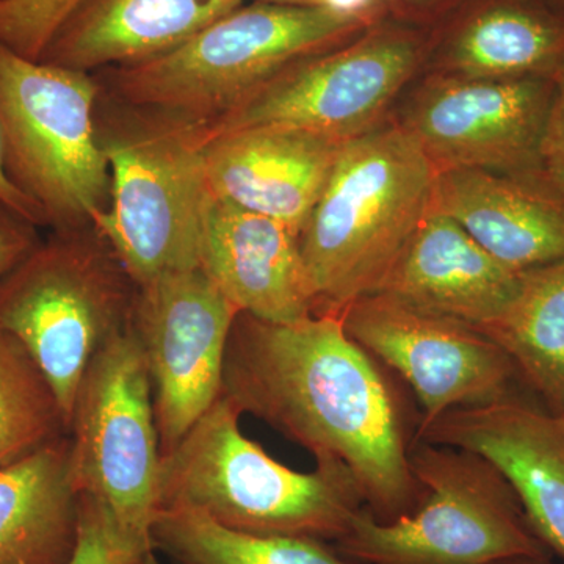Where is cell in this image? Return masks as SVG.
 <instances>
[{
    "label": "cell",
    "instance_id": "obj_16",
    "mask_svg": "<svg viewBox=\"0 0 564 564\" xmlns=\"http://www.w3.org/2000/svg\"><path fill=\"white\" fill-rule=\"evenodd\" d=\"M198 269L240 313L259 321L291 323L314 314L300 236L274 218L209 195Z\"/></svg>",
    "mask_w": 564,
    "mask_h": 564
},
{
    "label": "cell",
    "instance_id": "obj_10",
    "mask_svg": "<svg viewBox=\"0 0 564 564\" xmlns=\"http://www.w3.org/2000/svg\"><path fill=\"white\" fill-rule=\"evenodd\" d=\"M383 20L343 46L293 62L204 126L223 133L285 126L348 141L373 126L421 65V33Z\"/></svg>",
    "mask_w": 564,
    "mask_h": 564
},
{
    "label": "cell",
    "instance_id": "obj_23",
    "mask_svg": "<svg viewBox=\"0 0 564 564\" xmlns=\"http://www.w3.org/2000/svg\"><path fill=\"white\" fill-rule=\"evenodd\" d=\"M151 544L173 564H361L325 541L237 532L192 510H162Z\"/></svg>",
    "mask_w": 564,
    "mask_h": 564
},
{
    "label": "cell",
    "instance_id": "obj_33",
    "mask_svg": "<svg viewBox=\"0 0 564 564\" xmlns=\"http://www.w3.org/2000/svg\"><path fill=\"white\" fill-rule=\"evenodd\" d=\"M131 564H163L161 558L158 556V552L154 549L151 551L143 552L140 556H137Z\"/></svg>",
    "mask_w": 564,
    "mask_h": 564
},
{
    "label": "cell",
    "instance_id": "obj_19",
    "mask_svg": "<svg viewBox=\"0 0 564 564\" xmlns=\"http://www.w3.org/2000/svg\"><path fill=\"white\" fill-rule=\"evenodd\" d=\"M247 0H80L39 62L95 74L169 54Z\"/></svg>",
    "mask_w": 564,
    "mask_h": 564
},
{
    "label": "cell",
    "instance_id": "obj_11",
    "mask_svg": "<svg viewBox=\"0 0 564 564\" xmlns=\"http://www.w3.org/2000/svg\"><path fill=\"white\" fill-rule=\"evenodd\" d=\"M239 314L199 269L137 285L129 328L150 373L162 455L220 399L226 345Z\"/></svg>",
    "mask_w": 564,
    "mask_h": 564
},
{
    "label": "cell",
    "instance_id": "obj_28",
    "mask_svg": "<svg viewBox=\"0 0 564 564\" xmlns=\"http://www.w3.org/2000/svg\"><path fill=\"white\" fill-rule=\"evenodd\" d=\"M552 80L554 93L541 139L540 165L564 187V66Z\"/></svg>",
    "mask_w": 564,
    "mask_h": 564
},
{
    "label": "cell",
    "instance_id": "obj_30",
    "mask_svg": "<svg viewBox=\"0 0 564 564\" xmlns=\"http://www.w3.org/2000/svg\"><path fill=\"white\" fill-rule=\"evenodd\" d=\"M0 202L10 206L11 209L17 210L22 217L28 218L33 225L39 228H46V218L43 212L35 203L31 202L24 193L18 191L7 177L6 170H3L2 161V147H0Z\"/></svg>",
    "mask_w": 564,
    "mask_h": 564
},
{
    "label": "cell",
    "instance_id": "obj_7",
    "mask_svg": "<svg viewBox=\"0 0 564 564\" xmlns=\"http://www.w3.org/2000/svg\"><path fill=\"white\" fill-rule=\"evenodd\" d=\"M95 74L29 61L0 43V147L11 184L51 231L95 225L109 210V163L99 147Z\"/></svg>",
    "mask_w": 564,
    "mask_h": 564
},
{
    "label": "cell",
    "instance_id": "obj_9",
    "mask_svg": "<svg viewBox=\"0 0 564 564\" xmlns=\"http://www.w3.org/2000/svg\"><path fill=\"white\" fill-rule=\"evenodd\" d=\"M68 436L80 494L110 511L121 533L150 551L162 452L151 378L131 328L111 337L82 377Z\"/></svg>",
    "mask_w": 564,
    "mask_h": 564
},
{
    "label": "cell",
    "instance_id": "obj_21",
    "mask_svg": "<svg viewBox=\"0 0 564 564\" xmlns=\"http://www.w3.org/2000/svg\"><path fill=\"white\" fill-rule=\"evenodd\" d=\"M79 519L68 434L0 469V564H69Z\"/></svg>",
    "mask_w": 564,
    "mask_h": 564
},
{
    "label": "cell",
    "instance_id": "obj_12",
    "mask_svg": "<svg viewBox=\"0 0 564 564\" xmlns=\"http://www.w3.org/2000/svg\"><path fill=\"white\" fill-rule=\"evenodd\" d=\"M340 317L364 350L411 386L422 408L417 429L452 410L516 399L513 359L473 326L380 293L356 300Z\"/></svg>",
    "mask_w": 564,
    "mask_h": 564
},
{
    "label": "cell",
    "instance_id": "obj_35",
    "mask_svg": "<svg viewBox=\"0 0 564 564\" xmlns=\"http://www.w3.org/2000/svg\"><path fill=\"white\" fill-rule=\"evenodd\" d=\"M560 415H562V417H563V421H564V411H563V413H562V414H560Z\"/></svg>",
    "mask_w": 564,
    "mask_h": 564
},
{
    "label": "cell",
    "instance_id": "obj_20",
    "mask_svg": "<svg viewBox=\"0 0 564 564\" xmlns=\"http://www.w3.org/2000/svg\"><path fill=\"white\" fill-rule=\"evenodd\" d=\"M441 61L467 79H552L564 66V17L540 0H470L445 32Z\"/></svg>",
    "mask_w": 564,
    "mask_h": 564
},
{
    "label": "cell",
    "instance_id": "obj_25",
    "mask_svg": "<svg viewBox=\"0 0 564 564\" xmlns=\"http://www.w3.org/2000/svg\"><path fill=\"white\" fill-rule=\"evenodd\" d=\"M80 0H0V43L39 62Z\"/></svg>",
    "mask_w": 564,
    "mask_h": 564
},
{
    "label": "cell",
    "instance_id": "obj_18",
    "mask_svg": "<svg viewBox=\"0 0 564 564\" xmlns=\"http://www.w3.org/2000/svg\"><path fill=\"white\" fill-rule=\"evenodd\" d=\"M521 274L430 209L373 293L481 332L507 310Z\"/></svg>",
    "mask_w": 564,
    "mask_h": 564
},
{
    "label": "cell",
    "instance_id": "obj_4",
    "mask_svg": "<svg viewBox=\"0 0 564 564\" xmlns=\"http://www.w3.org/2000/svg\"><path fill=\"white\" fill-rule=\"evenodd\" d=\"M99 147L109 163V210L96 228L137 285L198 269L207 192L204 124L99 93Z\"/></svg>",
    "mask_w": 564,
    "mask_h": 564
},
{
    "label": "cell",
    "instance_id": "obj_15",
    "mask_svg": "<svg viewBox=\"0 0 564 564\" xmlns=\"http://www.w3.org/2000/svg\"><path fill=\"white\" fill-rule=\"evenodd\" d=\"M345 141L285 126L214 137L204 148L212 198L265 215L302 234Z\"/></svg>",
    "mask_w": 564,
    "mask_h": 564
},
{
    "label": "cell",
    "instance_id": "obj_27",
    "mask_svg": "<svg viewBox=\"0 0 564 564\" xmlns=\"http://www.w3.org/2000/svg\"><path fill=\"white\" fill-rule=\"evenodd\" d=\"M39 226L0 202V281L41 242Z\"/></svg>",
    "mask_w": 564,
    "mask_h": 564
},
{
    "label": "cell",
    "instance_id": "obj_34",
    "mask_svg": "<svg viewBox=\"0 0 564 564\" xmlns=\"http://www.w3.org/2000/svg\"><path fill=\"white\" fill-rule=\"evenodd\" d=\"M554 2L560 3V6L564 7V0H554Z\"/></svg>",
    "mask_w": 564,
    "mask_h": 564
},
{
    "label": "cell",
    "instance_id": "obj_17",
    "mask_svg": "<svg viewBox=\"0 0 564 564\" xmlns=\"http://www.w3.org/2000/svg\"><path fill=\"white\" fill-rule=\"evenodd\" d=\"M430 209L458 223L516 272L564 259V187L541 166L440 172Z\"/></svg>",
    "mask_w": 564,
    "mask_h": 564
},
{
    "label": "cell",
    "instance_id": "obj_31",
    "mask_svg": "<svg viewBox=\"0 0 564 564\" xmlns=\"http://www.w3.org/2000/svg\"><path fill=\"white\" fill-rule=\"evenodd\" d=\"M464 0H391L392 14L443 13Z\"/></svg>",
    "mask_w": 564,
    "mask_h": 564
},
{
    "label": "cell",
    "instance_id": "obj_14",
    "mask_svg": "<svg viewBox=\"0 0 564 564\" xmlns=\"http://www.w3.org/2000/svg\"><path fill=\"white\" fill-rule=\"evenodd\" d=\"M414 440L484 456L518 496L534 534L564 562V421L516 399L459 408Z\"/></svg>",
    "mask_w": 564,
    "mask_h": 564
},
{
    "label": "cell",
    "instance_id": "obj_3",
    "mask_svg": "<svg viewBox=\"0 0 564 564\" xmlns=\"http://www.w3.org/2000/svg\"><path fill=\"white\" fill-rule=\"evenodd\" d=\"M240 415L221 395L162 455L159 511H198L237 532L339 541L364 508L350 474L329 463L296 473L245 436Z\"/></svg>",
    "mask_w": 564,
    "mask_h": 564
},
{
    "label": "cell",
    "instance_id": "obj_1",
    "mask_svg": "<svg viewBox=\"0 0 564 564\" xmlns=\"http://www.w3.org/2000/svg\"><path fill=\"white\" fill-rule=\"evenodd\" d=\"M221 395L315 462L344 467L377 521H395L421 502L410 462L415 434L402 397L340 315L291 323L237 315Z\"/></svg>",
    "mask_w": 564,
    "mask_h": 564
},
{
    "label": "cell",
    "instance_id": "obj_26",
    "mask_svg": "<svg viewBox=\"0 0 564 564\" xmlns=\"http://www.w3.org/2000/svg\"><path fill=\"white\" fill-rule=\"evenodd\" d=\"M141 554L110 511L95 497L80 494L79 536L69 564H131Z\"/></svg>",
    "mask_w": 564,
    "mask_h": 564
},
{
    "label": "cell",
    "instance_id": "obj_13",
    "mask_svg": "<svg viewBox=\"0 0 564 564\" xmlns=\"http://www.w3.org/2000/svg\"><path fill=\"white\" fill-rule=\"evenodd\" d=\"M554 80H488L448 76L433 80L403 124L436 172H522L540 165Z\"/></svg>",
    "mask_w": 564,
    "mask_h": 564
},
{
    "label": "cell",
    "instance_id": "obj_22",
    "mask_svg": "<svg viewBox=\"0 0 564 564\" xmlns=\"http://www.w3.org/2000/svg\"><path fill=\"white\" fill-rule=\"evenodd\" d=\"M543 397L551 413L564 411V259L525 270L503 314L481 329Z\"/></svg>",
    "mask_w": 564,
    "mask_h": 564
},
{
    "label": "cell",
    "instance_id": "obj_2",
    "mask_svg": "<svg viewBox=\"0 0 564 564\" xmlns=\"http://www.w3.org/2000/svg\"><path fill=\"white\" fill-rule=\"evenodd\" d=\"M436 169L404 126L345 141L300 234L313 315L377 291L432 206Z\"/></svg>",
    "mask_w": 564,
    "mask_h": 564
},
{
    "label": "cell",
    "instance_id": "obj_32",
    "mask_svg": "<svg viewBox=\"0 0 564 564\" xmlns=\"http://www.w3.org/2000/svg\"><path fill=\"white\" fill-rule=\"evenodd\" d=\"M494 564H555L552 556H516Z\"/></svg>",
    "mask_w": 564,
    "mask_h": 564
},
{
    "label": "cell",
    "instance_id": "obj_5",
    "mask_svg": "<svg viewBox=\"0 0 564 564\" xmlns=\"http://www.w3.org/2000/svg\"><path fill=\"white\" fill-rule=\"evenodd\" d=\"M378 22L254 0L169 54L95 73L118 101L209 124L293 62L343 46Z\"/></svg>",
    "mask_w": 564,
    "mask_h": 564
},
{
    "label": "cell",
    "instance_id": "obj_24",
    "mask_svg": "<svg viewBox=\"0 0 564 564\" xmlns=\"http://www.w3.org/2000/svg\"><path fill=\"white\" fill-rule=\"evenodd\" d=\"M68 434L57 397L24 347L0 332V469Z\"/></svg>",
    "mask_w": 564,
    "mask_h": 564
},
{
    "label": "cell",
    "instance_id": "obj_29",
    "mask_svg": "<svg viewBox=\"0 0 564 564\" xmlns=\"http://www.w3.org/2000/svg\"><path fill=\"white\" fill-rule=\"evenodd\" d=\"M261 2L339 11V13L355 14L372 22L392 18L391 0H261Z\"/></svg>",
    "mask_w": 564,
    "mask_h": 564
},
{
    "label": "cell",
    "instance_id": "obj_6",
    "mask_svg": "<svg viewBox=\"0 0 564 564\" xmlns=\"http://www.w3.org/2000/svg\"><path fill=\"white\" fill-rule=\"evenodd\" d=\"M137 284L95 225L51 231L0 281V332L46 378L69 426L91 359L131 325Z\"/></svg>",
    "mask_w": 564,
    "mask_h": 564
},
{
    "label": "cell",
    "instance_id": "obj_8",
    "mask_svg": "<svg viewBox=\"0 0 564 564\" xmlns=\"http://www.w3.org/2000/svg\"><path fill=\"white\" fill-rule=\"evenodd\" d=\"M411 470L422 488L413 513L380 522L362 508L336 541L361 564H494L552 556L494 464L463 448L414 440Z\"/></svg>",
    "mask_w": 564,
    "mask_h": 564
}]
</instances>
